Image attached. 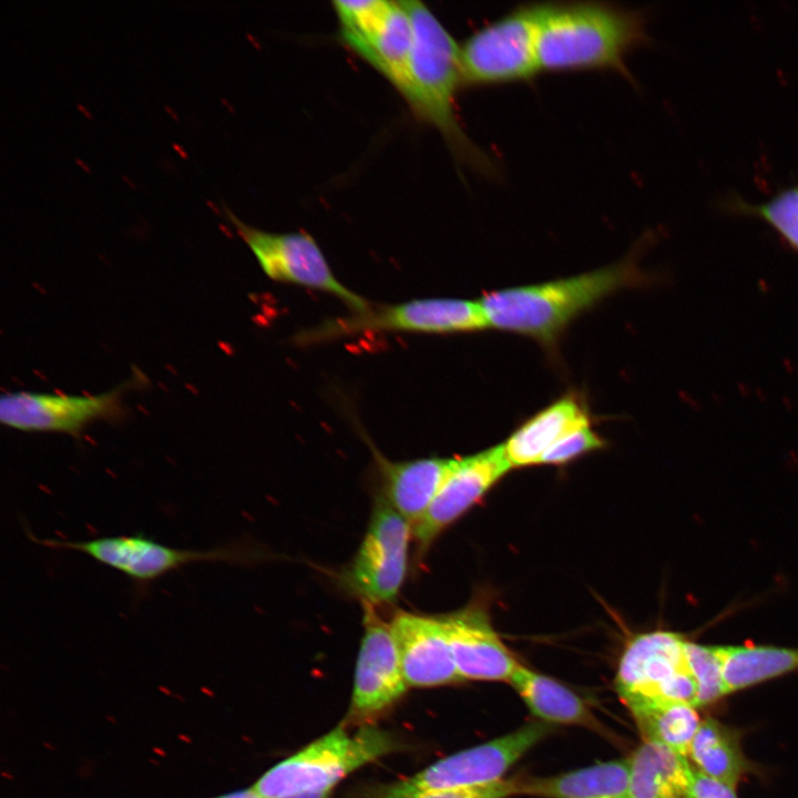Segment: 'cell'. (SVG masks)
I'll use <instances>...</instances> for the list:
<instances>
[{"instance_id": "cell-1", "label": "cell", "mask_w": 798, "mask_h": 798, "mask_svg": "<svg viewBox=\"0 0 798 798\" xmlns=\"http://www.w3.org/2000/svg\"><path fill=\"white\" fill-rule=\"evenodd\" d=\"M649 42L644 11L602 1L536 3L540 72H615L633 82L626 61Z\"/></svg>"}, {"instance_id": "cell-2", "label": "cell", "mask_w": 798, "mask_h": 798, "mask_svg": "<svg viewBox=\"0 0 798 798\" xmlns=\"http://www.w3.org/2000/svg\"><path fill=\"white\" fill-rule=\"evenodd\" d=\"M413 25V45L399 93L416 116L432 125L456 160L475 172L494 176L498 167L463 130L457 112V93L463 85L460 47L421 1H402Z\"/></svg>"}, {"instance_id": "cell-3", "label": "cell", "mask_w": 798, "mask_h": 798, "mask_svg": "<svg viewBox=\"0 0 798 798\" xmlns=\"http://www.w3.org/2000/svg\"><path fill=\"white\" fill-rule=\"evenodd\" d=\"M643 278L635 259L627 257L576 276L489 291L479 303L488 327L552 347L573 319Z\"/></svg>"}, {"instance_id": "cell-4", "label": "cell", "mask_w": 798, "mask_h": 798, "mask_svg": "<svg viewBox=\"0 0 798 798\" xmlns=\"http://www.w3.org/2000/svg\"><path fill=\"white\" fill-rule=\"evenodd\" d=\"M399 748L390 733L364 725L350 735L337 727L265 771L252 786L263 798L329 791L350 773Z\"/></svg>"}, {"instance_id": "cell-5", "label": "cell", "mask_w": 798, "mask_h": 798, "mask_svg": "<svg viewBox=\"0 0 798 798\" xmlns=\"http://www.w3.org/2000/svg\"><path fill=\"white\" fill-rule=\"evenodd\" d=\"M464 86H493L533 80L536 3L521 4L472 33L460 47Z\"/></svg>"}, {"instance_id": "cell-6", "label": "cell", "mask_w": 798, "mask_h": 798, "mask_svg": "<svg viewBox=\"0 0 798 798\" xmlns=\"http://www.w3.org/2000/svg\"><path fill=\"white\" fill-rule=\"evenodd\" d=\"M479 300L421 298L369 307L350 316L328 319L295 337L299 344L319 342L368 331L428 334L469 332L487 328Z\"/></svg>"}, {"instance_id": "cell-7", "label": "cell", "mask_w": 798, "mask_h": 798, "mask_svg": "<svg viewBox=\"0 0 798 798\" xmlns=\"http://www.w3.org/2000/svg\"><path fill=\"white\" fill-rule=\"evenodd\" d=\"M678 633L656 630L633 637L625 646L615 686L626 704L667 700L697 707V684L689 671Z\"/></svg>"}, {"instance_id": "cell-8", "label": "cell", "mask_w": 798, "mask_h": 798, "mask_svg": "<svg viewBox=\"0 0 798 798\" xmlns=\"http://www.w3.org/2000/svg\"><path fill=\"white\" fill-rule=\"evenodd\" d=\"M411 536V523L378 495L365 538L344 575L346 587L362 603L393 602L407 576Z\"/></svg>"}, {"instance_id": "cell-9", "label": "cell", "mask_w": 798, "mask_h": 798, "mask_svg": "<svg viewBox=\"0 0 798 798\" xmlns=\"http://www.w3.org/2000/svg\"><path fill=\"white\" fill-rule=\"evenodd\" d=\"M225 213L268 278L331 294L355 313L371 306L336 278L310 235L262 231L245 224L227 208Z\"/></svg>"}, {"instance_id": "cell-10", "label": "cell", "mask_w": 798, "mask_h": 798, "mask_svg": "<svg viewBox=\"0 0 798 798\" xmlns=\"http://www.w3.org/2000/svg\"><path fill=\"white\" fill-rule=\"evenodd\" d=\"M131 380L99 395L6 392L0 397V420L22 431L79 437L92 422L121 418L123 393Z\"/></svg>"}, {"instance_id": "cell-11", "label": "cell", "mask_w": 798, "mask_h": 798, "mask_svg": "<svg viewBox=\"0 0 798 798\" xmlns=\"http://www.w3.org/2000/svg\"><path fill=\"white\" fill-rule=\"evenodd\" d=\"M548 733L545 723H530L502 737L444 757L397 784L407 790H441L499 781Z\"/></svg>"}, {"instance_id": "cell-12", "label": "cell", "mask_w": 798, "mask_h": 798, "mask_svg": "<svg viewBox=\"0 0 798 798\" xmlns=\"http://www.w3.org/2000/svg\"><path fill=\"white\" fill-rule=\"evenodd\" d=\"M364 634L354 676L349 717L366 722L391 707L409 687L390 623L364 603Z\"/></svg>"}, {"instance_id": "cell-13", "label": "cell", "mask_w": 798, "mask_h": 798, "mask_svg": "<svg viewBox=\"0 0 798 798\" xmlns=\"http://www.w3.org/2000/svg\"><path fill=\"white\" fill-rule=\"evenodd\" d=\"M511 469L503 444L471 456L452 458L449 472L431 505L412 526L418 552L423 554L443 530L463 515Z\"/></svg>"}, {"instance_id": "cell-14", "label": "cell", "mask_w": 798, "mask_h": 798, "mask_svg": "<svg viewBox=\"0 0 798 798\" xmlns=\"http://www.w3.org/2000/svg\"><path fill=\"white\" fill-rule=\"evenodd\" d=\"M461 681L511 682L520 663L478 603L441 617Z\"/></svg>"}, {"instance_id": "cell-15", "label": "cell", "mask_w": 798, "mask_h": 798, "mask_svg": "<svg viewBox=\"0 0 798 798\" xmlns=\"http://www.w3.org/2000/svg\"><path fill=\"white\" fill-rule=\"evenodd\" d=\"M389 623L409 687L461 682L441 617L399 611Z\"/></svg>"}, {"instance_id": "cell-16", "label": "cell", "mask_w": 798, "mask_h": 798, "mask_svg": "<svg viewBox=\"0 0 798 798\" xmlns=\"http://www.w3.org/2000/svg\"><path fill=\"white\" fill-rule=\"evenodd\" d=\"M386 501L413 526L428 511L451 467L452 458L391 461L371 449Z\"/></svg>"}, {"instance_id": "cell-17", "label": "cell", "mask_w": 798, "mask_h": 798, "mask_svg": "<svg viewBox=\"0 0 798 798\" xmlns=\"http://www.w3.org/2000/svg\"><path fill=\"white\" fill-rule=\"evenodd\" d=\"M591 424L584 401L575 393L553 401L516 428L503 444L512 468L539 464L540 459L567 432Z\"/></svg>"}, {"instance_id": "cell-18", "label": "cell", "mask_w": 798, "mask_h": 798, "mask_svg": "<svg viewBox=\"0 0 798 798\" xmlns=\"http://www.w3.org/2000/svg\"><path fill=\"white\" fill-rule=\"evenodd\" d=\"M627 798H689L692 767L685 756L644 741L630 757Z\"/></svg>"}, {"instance_id": "cell-19", "label": "cell", "mask_w": 798, "mask_h": 798, "mask_svg": "<svg viewBox=\"0 0 798 798\" xmlns=\"http://www.w3.org/2000/svg\"><path fill=\"white\" fill-rule=\"evenodd\" d=\"M630 758L598 763L548 778L519 781V795L542 798H627Z\"/></svg>"}, {"instance_id": "cell-20", "label": "cell", "mask_w": 798, "mask_h": 798, "mask_svg": "<svg viewBox=\"0 0 798 798\" xmlns=\"http://www.w3.org/2000/svg\"><path fill=\"white\" fill-rule=\"evenodd\" d=\"M530 712L543 722L593 725L584 702L555 679L519 665L510 682Z\"/></svg>"}, {"instance_id": "cell-21", "label": "cell", "mask_w": 798, "mask_h": 798, "mask_svg": "<svg viewBox=\"0 0 798 798\" xmlns=\"http://www.w3.org/2000/svg\"><path fill=\"white\" fill-rule=\"evenodd\" d=\"M626 706L644 741L664 745L685 757L688 755L702 722L696 707L667 700H642Z\"/></svg>"}, {"instance_id": "cell-22", "label": "cell", "mask_w": 798, "mask_h": 798, "mask_svg": "<svg viewBox=\"0 0 798 798\" xmlns=\"http://www.w3.org/2000/svg\"><path fill=\"white\" fill-rule=\"evenodd\" d=\"M720 652L726 694L798 669V648L745 644Z\"/></svg>"}, {"instance_id": "cell-23", "label": "cell", "mask_w": 798, "mask_h": 798, "mask_svg": "<svg viewBox=\"0 0 798 798\" xmlns=\"http://www.w3.org/2000/svg\"><path fill=\"white\" fill-rule=\"evenodd\" d=\"M688 755L696 769L734 788L748 768L736 732L710 717L700 722Z\"/></svg>"}, {"instance_id": "cell-24", "label": "cell", "mask_w": 798, "mask_h": 798, "mask_svg": "<svg viewBox=\"0 0 798 798\" xmlns=\"http://www.w3.org/2000/svg\"><path fill=\"white\" fill-rule=\"evenodd\" d=\"M413 45V25L402 1L376 39L358 55L380 72L398 91L405 82Z\"/></svg>"}, {"instance_id": "cell-25", "label": "cell", "mask_w": 798, "mask_h": 798, "mask_svg": "<svg viewBox=\"0 0 798 798\" xmlns=\"http://www.w3.org/2000/svg\"><path fill=\"white\" fill-rule=\"evenodd\" d=\"M341 39L359 54L376 39L386 25L395 1L355 0L334 1Z\"/></svg>"}, {"instance_id": "cell-26", "label": "cell", "mask_w": 798, "mask_h": 798, "mask_svg": "<svg viewBox=\"0 0 798 798\" xmlns=\"http://www.w3.org/2000/svg\"><path fill=\"white\" fill-rule=\"evenodd\" d=\"M724 205L733 213L761 218L798 252V187L782 188L768 201L759 204L732 197Z\"/></svg>"}, {"instance_id": "cell-27", "label": "cell", "mask_w": 798, "mask_h": 798, "mask_svg": "<svg viewBox=\"0 0 798 798\" xmlns=\"http://www.w3.org/2000/svg\"><path fill=\"white\" fill-rule=\"evenodd\" d=\"M685 653L689 671L697 684V707L726 695L720 646H708L687 640Z\"/></svg>"}, {"instance_id": "cell-28", "label": "cell", "mask_w": 798, "mask_h": 798, "mask_svg": "<svg viewBox=\"0 0 798 798\" xmlns=\"http://www.w3.org/2000/svg\"><path fill=\"white\" fill-rule=\"evenodd\" d=\"M519 795V781L501 779L495 782L441 790H407L397 782L381 789L375 798H508Z\"/></svg>"}, {"instance_id": "cell-29", "label": "cell", "mask_w": 798, "mask_h": 798, "mask_svg": "<svg viewBox=\"0 0 798 798\" xmlns=\"http://www.w3.org/2000/svg\"><path fill=\"white\" fill-rule=\"evenodd\" d=\"M603 447V438L586 424L564 434L545 451L539 464H564Z\"/></svg>"}, {"instance_id": "cell-30", "label": "cell", "mask_w": 798, "mask_h": 798, "mask_svg": "<svg viewBox=\"0 0 798 798\" xmlns=\"http://www.w3.org/2000/svg\"><path fill=\"white\" fill-rule=\"evenodd\" d=\"M689 798H737L735 788L692 767Z\"/></svg>"}, {"instance_id": "cell-31", "label": "cell", "mask_w": 798, "mask_h": 798, "mask_svg": "<svg viewBox=\"0 0 798 798\" xmlns=\"http://www.w3.org/2000/svg\"><path fill=\"white\" fill-rule=\"evenodd\" d=\"M213 798H263L252 787L242 790H235Z\"/></svg>"}, {"instance_id": "cell-32", "label": "cell", "mask_w": 798, "mask_h": 798, "mask_svg": "<svg viewBox=\"0 0 798 798\" xmlns=\"http://www.w3.org/2000/svg\"><path fill=\"white\" fill-rule=\"evenodd\" d=\"M329 791H303L284 798H329Z\"/></svg>"}]
</instances>
